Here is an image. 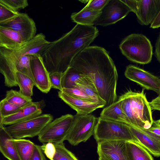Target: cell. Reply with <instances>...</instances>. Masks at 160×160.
<instances>
[{"mask_svg":"<svg viewBox=\"0 0 160 160\" xmlns=\"http://www.w3.org/2000/svg\"><path fill=\"white\" fill-rule=\"evenodd\" d=\"M126 141H106L97 143V153L108 160H128Z\"/></svg>","mask_w":160,"mask_h":160,"instance_id":"obj_15","label":"cell"},{"mask_svg":"<svg viewBox=\"0 0 160 160\" xmlns=\"http://www.w3.org/2000/svg\"><path fill=\"white\" fill-rule=\"evenodd\" d=\"M42 113L40 103L33 102L30 105L22 108L17 113L0 119V125L9 126L20 123L38 116Z\"/></svg>","mask_w":160,"mask_h":160,"instance_id":"obj_17","label":"cell"},{"mask_svg":"<svg viewBox=\"0 0 160 160\" xmlns=\"http://www.w3.org/2000/svg\"><path fill=\"white\" fill-rule=\"evenodd\" d=\"M13 138L5 127L0 125V151L8 160H20L13 141Z\"/></svg>","mask_w":160,"mask_h":160,"instance_id":"obj_20","label":"cell"},{"mask_svg":"<svg viewBox=\"0 0 160 160\" xmlns=\"http://www.w3.org/2000/svg\"><path fill=\"white\" fill-rule=\"evenodd\" d=\"M84 75L75 68L70 67L62 73V88L71 89L77 87L76 83Z\"/></svg>","mask_w":160,"mask_h":160,"instance_id":"obj_26","label":"cell"},{"mask_svg":"<svg viewBox=\"0 0 160 160\" xmlns=\"http://www.w3.org/2000/svg\"><path fill=\"white\" fill-rule=\"evenodd\" d=\"M151 109L160 111V94L149 102Z\"/></svg>","mask_w":160,"mask_h":160,"instance_id":"obj_40","label":"cell"},{"mask_svg":"<svg viewBox=\"0 0 160 160\" xmlns=\"http://www.w3.org/2000/svg\"><path fill=\"white\" fill-rule=\"evenodd\" d=\"M22 108L9 102L4 98L0 102V119L13 115Z\"/></svg>","mask_w":160,"mask_h":160,"instance_id":"obj_31","label":"cell"},{"mask_svg":"<svg viewBox=\"0 0 160 160\" xmlns=\"http://www.w3.org/2000/svg\"><path fill=\"white\" fill-rule=\"evenodd\" d=\"M70 67L89 77L106 107L116 101L118 75L108 52L98 46H89L78 53Z\"/></svg>","mask_w":160,"mask_h":160,"instance_id":"obj_1","label":"cell"},{"mask_svg":"<svg viewBox=\"0 0 160 160\" xmlns=\"http://www.w3.org/2000/svg\"><path fill=\"white\" fill-rule=\"evenodd\" d=\"M124 75L126 78L136 82L145 89L160 94V78L150 73L132 65L128 66Z\"/></svg>","mask_w":160,"mask_h":160,"instance_id":"obj_11","label":"cell"},{"mask_svg":"<svg viewBox=\"0 0 160 160\" xmlns=\"http://www.w3.org/2000/svg\"><path fill=\"white\" fill-rule=\"evenodd\" d=\"M53 119L51 114H44L22 122L9 125L5 128L14 139L32 138L38 136Z\"/></svg>","mask_w":160,"mask_h":160,"instance_id":"obj_8","label":"cell"},{"mask_svg":"<svg viewBox=\"0 0 160 160\" xmlns=\"http://www.w3.org/2000/svg\"><path fill=\"white\" fill-rule=\"evenodd\" d=\"M94 137L97 142L106 141L135 140L128 125L121 122L98 118Z\"/></svg>","mask_w":160,"mask_h":160,"instance_id":"obj_5","label":"cell"},{"mask_svg":"<svg viewBox=\"0 0 160 160\" xmlns=\"http://www.w3.org/2000/svg\"><path fill=\"white\" fill-rule=\"evenodd\" d=\"M20 160H30L35 144L29 140L24 139H13Z\"/></svg>","mask_w":160,"mask_h":160,"instance_id":"obj_25","label":"cell"},{"mask_svg":"<svg viewBox=\"0 0 160 160\" xmlns=\"http://www.w3.org/2000/svg\"><path fill=\"white\" fill-rule=\"evenodd\" d=\"M119 47L122 54L132 62L145 64L151 61L152 47L149 39L142 34L132 33L128 36Z\"/></svg>","mask_w":160,"mask_h":160,"instance_id":"obj_4","label":"cell"},{"mask_svg":"<svg viewBox=\"0 0 160 160\" xmlns=\"http://www.w3.org/2000/svg\"><path fill=\"white\" fill-rule=\"evenodd\" d=\"M99 160H108L102 156H99Z\"/></svg>","mask_w":160,"mask_h":160,"instance_id":"obj_45","label":"cell"},{"mask_svg":"<svg viewBox=\"0 0 160 160\" xmlns=\"http://www.w3.org/2000/svg\"><path fill=\"white\" fill-rule=\"evenodd\" d=\"M160 27V11L150 27L152 29L157 28Z\"/></svg>","mask_w":160,"mask_h":160,"instance_id":"obj_42","label":"cell"},{"mask_svg":"<svg viewBox=\"0 0 160 160\" xmlns=\"http://www.w3.org/2000/svg\"><path fill=\"white\" fill-rule=\"evenodd\" d=\"M130 123L133 126L148 130L152 126L151 108L142 90L140 92L128 90L118 100Z\"/></svg>","mask_w":160,"mask_h":160,"instance_id":"obj_3","label":"cell"},{"mask_svg":"<svg viewBox=\"0 0 160 160\" xmlns=\"http://www.w3.org/2000/svg\"><path fill=\"white\" fill-rule=\"evenodd\" d=\"M43 152L50 160H52L56 152V148L54 144L48 142L40 146Z\"/></svg>","mask_w":160,"mask_h":160,"instance_id":"obj_37","label":"cell"},{"mask_svg":"<svg viewBox=\"0 0 160 160\" xmlns=\"http://www.w3.org/2000/svg\"><path fill=\"white\" fill-rule=\"evenodd\" d=\"M129 8L131 12L135 13L137 7V0H121Z\"/></svg>","mask_w":160,"mask_h":160,"instance_id":"obj_39","label":"cell"},{"mask_svg":"<svg viewBox=\"0 0 160 160\" xmlns=\"http://www.w3.org/2000/svg\"><path fill=\"white\" fill-rule=\"evenodd\" d=\"M101 11L91 10L84 7L79 12L72 13L71 18L72 21L77 24L93 26L94 22L99 17Z\"/></svg>","mask_w":160,"mask_h":160,"instance_id":"obj_24","label":"cell"},{"mask_svg":"<svg viewBox=\"0 0 160 160\" xmlns=\"http://www.w3.org/2000/svg\"><path fill=\"white\" fill-rule=\"evenodd\" d=\"M55 145L56 152L52 160H78L75 155L65 147L63 143Z\"/></svg>","mask_w":160,"mask_h":160,"instance_id":"obj_30","label":"cell"},{"mask_svg":"<svg viewBox=\"0 0 160 160\" xmlns=\"http://www.w3.org/2000/svg\"><path fill=\"white\" fill-rule=\"evenodd\" d=\"M109 0H89L86 8L94 11H101Z\"/></svg>","mask_w":160,"mask_h":160,"instance_id":"obj_36","label":"cell"},{"mask_svg":"<svg viewBox=\"0 0 160 160\" xmlns=\"http://www.w3.org/2000/svg\"><path fill=\"white\" fill-rule=\"evenodd\" d=\"M24 43L22 37L18 32L0 25V48L13 49L21 47Z\"/></svg>","mask_w":160,"mask_h":160,"instance_id":"obj_19","label":"cell"},{"mask_svg":"<svg viewBox=\"0 0 160 160\" xmlns=\"http://www.w3.org/2000/svg\"><path fill=\"white\" fill-rule=\"evenodd\" d=\"M101 118L130 124L129 121L118 100L105 107L101 112Z\"/></svg>","mask_w":160,"mask_h":160,"instance_id":"obj_21","label":"cell"},{"mask_svg":"<svg viewBox=\"0 0 160 160\" xmlns=\"http://www.w3.org/2000/svg\"><path fill=\"white\" fill-rule=\"evenodd\" d=\"M135 14L142 25L151 24L160 11V0H137Z\"/></svg>","mask_w":160,"mask_h":160,"instance_id":"obj_16","label":"cell"},{"mask_svg":"<svg viewBox=\"0 0 160 160\" xmlns=\"http://www.w3.org/2000/svg\"><path fill=\"white\" fill-rule=\"evenodd\" d=\"M31 66L35 85L42 92L48 93L51 88L49 73L41 55H31Z\"/></svg>","mask_w":160,"mask_h":160,"instance_id":"obj_14","label":"cell"},{"mask_svg":"<svg viewBox=\"0 0 160 160\" xmlns=\"http://www.w3.org/2000/svg\"><path fill=\"white\" fill-rule=\"evenodd\" d=\"M99 34L93 26L77 24L70 31L50 43L41 56L49 73H63L74 58L89 46Z\"/></svg>","mask_w":160,"mask_h":160,"instance_id":"obj_2","label":"cell"},{"mask_svg":"<svg viewBox=\"0 0 160 160\" xmlns=\"http://www.w3.org/2000/svg\"><path fill=\"white\" fill-rule=\"evenodd\" d=\"M50 42L46 39L45 36L40 33L18 48L8 49L0 48V56L10 60H16L27 55H41Z\"/></svg>","mask_w":160,"mask_h":160,"instance_id":"obj_9","label":"cell"},{"mask_svg":"<svg viewBox=\"0 0 160 160\" xmlns=\"http://www.w3.org/2000/svg\"><path fill=\"white\" fill-rule=\"evenodd\" d=\"M135 142L140 144L154 156L160 157V137L131 125H128Z\"/></svg>","mask_w":160,"mask_h":160,"instance_id":"obj_13","label":"cell"},{"mask_svg":"<svg viewBox=\"0 0 160 160\" xmlns=\"http://www.w3.org/2000/svg\"><path fill=\"white\" fill-rule=\"evenodd\" d=\"M0 25L8 27L18 32L22 37L24 42L30 40L36 35L35 23L25 13L19 12L14 18Z\"/></svg>","mask_w":160,"mask_h":160,"instance_id":"obj_12","label":"cell"},{"mask_svg":"<svg viewBox=\"0 0 160 160\" xmlns=\"http://www.w3.org/2000/svg\"><path fill=\"white\" fill-rule=\"evenodd\" d=\"M58 95L64 102L75 110L78 114L88 115L97 109L105 106L94 102L74 97L62 91H58Z\"/></svg>","mask_w":160,"mask_h":160,"instance_id":"obj_18","label":"cell"},{"mask_svg":"<svg viewBox=\"0 0 160 160\" xmlns=\"http://www.w3.org/2000/svg\"><path fill=\"white\" fill-rule=\"evenodd\" d=\"M74 116L68 114L56 118L48 124L38 136L43 144L51 142L57 144L63 143L72 125Z\"/></svg>","mask_w":160,"mask_h":160,"instance_id":"obj_6","label":"cell"},{"mask_svg":"<svg viewBox=\"0 0 160 160\" xmlns=\"http://www.w3.org/2000/svg\"><path fill=\"white\" fill-rule=\"evenodd\" d=\"M76 84L77 87L84 92L94 102L105 107L106 102L100 97L94 83L89 77L84 75Z\"/></svg>","mask_w":160,"mask_h":160,"instance_id":"obj_22","label":"cell"},{"mask_svg":"<svg viewBox=\"0 0 160 160\" xmlns=\"http://www.w3.org/2000/svg\"><path fill=\"white\" fill-rule=\"evenodd\" d=\"M148 130L155 135L160 137V127L155 124L154 122L152 127Z\"/></svg>","mask_w":160,"mask_h":160,"instance_id":"obj_43","label":"cell"},{"mask_svg":"<svg viewBox=\"0 0 160 160\" xmlns=\"http://www.w3.org/2000/svg\"><path fill=\"white\" fill-rule=\"evenodd\" d=\"M89 0H80L79 1L81 2L82 3H85L86 2H88Z\"/></svg>","mask_w":160,"mask_h":160,"instance_id":"obj_46","label":"cell"},{"mask_svg":"<svg viewBox=\"0 0 160 160\" xmlns=\"http://www.w3.org/2000/svg\"><path fill=\"white\" fill-rule=\"evenodd\" d=\"M30 160H47L40 146L35 144L33 153Z\"/></svg>","mask_w":160,"mask_h":160,"instance_id":"obj_38","label":"cell"},{"mask_svg":"<svg viewBox=\"0 0 160 160\" xmlns=\"http://www.w3.org/2000/svg\"><path fill=\"white\" fill-rule=\"evenodd\" d=\"M18 11H15L0 2V25L8 21L16 16Z\"/></svg>","mask_w":160,"mask_h":160,"instance_id":"obj_32","label":"cell"},{"mask_svg":"<svg viewBox=\"0 0 160 160\" xmlns=\"http://www.w3.org/2000/svg\"><path fill=\"white\" fill-rule=\"evenodd\" d=\"M0 58L14 63L16 67L17 72L26 75L33 80L31 66V55L23 56L16 60H9L2 57Z\"/></svg>","mask_w":160,"mask_h":160,"instance_id":"obj_29","label":"cell"},{"mask_svg":"<svg viewBox=\"0 0 160 160\" xmlns=\"http://www.w3.org/2000/svg\"><path fill=\"white\" fill-rule=\"evenodd\" d=\"M62 91L78 98L94 102L84 92L77 87L71 89L62 88Z\"/></svg>","mask_w":160,"mask_h":160,"instance_id":"obj_34","label":"cell"},{"mask_svg":"<svg viewBox=\"0 0 160 160\" xmlns=\"http://www.w3.org/2000/svg\"><path fill=\"white\" fill-rule=\"evenodd\" d=\"M128 160H153L149 152L142 146L133 141H126Z\"/></svg>","mask_w":160,"mask_h":160,"instance_id":"obj_23","label":"cell"},{"mask_svg":"<svg viewBox=\"0 0 160 160\" xmlns=\"http://www.w3.org/2000/svg\"><path fill=\"white\" fill-rule=\"evenodd\" d=\"M155 56L160 63V32L155 45Z\"/></svg>","mask_w":160,"mask_h":160,"instance_id":"obj_41","label":"cell"},{"mask_svg":"<svg viewBox=\"0 0 160 160\" xmlns=\"http://www.w3.org/2000/svg\"><path fill=\"white\" fill-rule=\"evenodd\" d=\"M130 12L121 0H109L94 25L106 26L114 24L124 18Z\"/></svg>","mask_w":160,"mask_h":160,"instance_id":"obj_10","label":"cell"},{"mask_svg":"<svg viewBox=\"0 0 160 160\" xmlns=\"http://www.w3.org/2000/svg\"><path fill=\"white\" fill-rule=\"evenodd\" d=\"M0 2L15 11L24 9L28 5L27 0H0Z\"/></svg>","mask_w":160,"mask_h":160,"instance_id":"obj_33","label":"cell"},{"mask_svg":"<svg viewBox=\"0 0 160 160\" xmlns=\"http://www.w3.org/2000/svg\"><path fill=\"white\" fill-rule=\"evenodd\" d=\"M62 73L58 72L49 73V78L51 88L62 91Z\"/></svg>","mask_w":160,"mask_h":160,"instance_id":"obj_35","label":"cell"},{"mask_svg":"<svg viewBox=\"0 0 160 160\" xmlns=\"http://www.w3.org/2000/svg\"><path fill=\"white\" fill-rule=\"evenodd\" d=\"M153 122L155 124L160 127V119L157 121H154Z\"/></svg>","mask_w":160,"mask_h":160,"instance_id":"obj_44","label":"cell"},{"mask_svg":"<svg viewBox=\"0 0 160 160\" xmlns=\"http://www.w3.org/2000/svg\"><path fill=\"white\" fill-rule=\"evenodd\" d=\"M74 116V120L66 140L75 146L82 142H85L94 135L98 118L90 114H76Z\"/></svg>","mask_w":160,"mask_h":160,"instance_id":"obj_7","label":"cell"},{"mask_svg":"<svg viewBox=\"0 0 160 160\" xmlns=\"http://www.w3.org/2000/svg\"><path fill=\"white\" fill-rule=\"evenodd\" d=\"M5 98L9 102L21 108L29 106L33 102L31 97H27L19 91L12 89L6 91Z\"/></svg>","mask_w":160,"mask_h":160,"instance_id":"obj_27","label":"cell"},{"mask_svg":"<svg viewBox=\"0 0 160 160\" xmlns=\"http://www.w3.org/2000/svg\"><path fill=\"white\" fill-rule=\"evenodd\" d=\"M17 82L19 91L25 96L31 97L33 95V88L35 84L29 77L19 72H16Z\"/></svg>","mask_w":160,"mask_h":160,"instance_id":"obj_28","label":"cell"}]
</instances>
